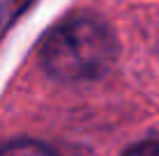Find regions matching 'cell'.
<instances>
[{
	"instance_id": "cell-1",
	"label": "cell",
	"mask_w": 159,
	"mask_h": 156,
	"mask_svg": "<svg viewBox=\"0 0 159 156\" xmlns=\"http://www.w3.org/2000/svg\"><path fill=\"white\" fill-rule=\"evenodd\" d=\"M116 37L92 19H74L51 30L42 46V60L60 80L97 78L116 60Z\"/></svg>"
},
{
	"instance_id": "cell-2",
	"label": "cell",
	"mask_w": 159,
	"mask_h": 156,
	"mask_svg": "<svg viewBox=\"0 0 159 156\" xmlns=\"http://www.w3.org/2000/svg\"><path fill=\"white\" fill-rule=\"evenodd\" d=\"M0 156H56L46 145L35 140H16L0 149Z\"/></svg>"
},
{
	"instance_id": "cell-3",
	"label": "cell",
	"mask_w": 159,
	"mask_h": 156,
	"mask_svg": "<svg viewBox=\"0 0 159 156\" xmlns=\"http://www.w3.org/2000/svg\"><path fill=\"white\" fill-rule=\"evenodd\" d=\"M125 156H159V140H145L141 145H134L125 152Z\"/></svg>"
}]
</instances>
